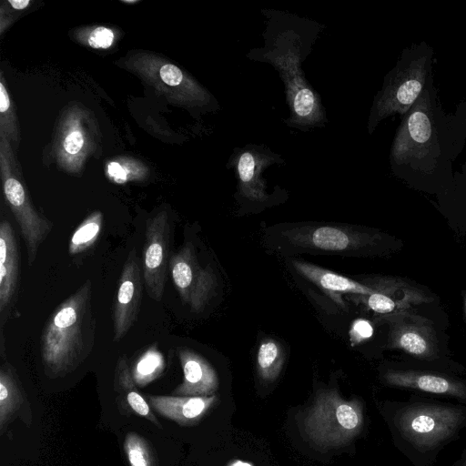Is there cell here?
<instances>
[{
    "mask_svg": "<svg viewBox=\"0 0 466 466\" xmlns=\"http://www.w3.org/2000/svg\"><path fill=\"white\" fill-rule=\"evenodd\" d=\"M466 145V99L446 112L433 76L401 121L393 137V174L410 187L440 196L454 185L453 162Z\"/></svg>",
    "mask_w": 466,
    "mask_h": 466,
    "instance_id": "obj_1",
    "label": "cell"
},
{
    "mask_svg": "<svg viewBox=\"0 0 466 466\" xmlns=\"http://www.w3.org/2000/svg\"><path fill=\"white\" fill-rule=\"evenodd\" d=\"M382 413L393 443L412 466H433L441 451L466 429V405L411 395L387 401Z\"/></svg>",
    "mask_w": 466,
    "mask_h": 466,
    "instance_id": "obj_2",
    "label": "cell"
},
{
    "mask_svg": "<svg viewBox=\"0 0 466 466\" xmlns=\"http://www.w3.org/2000/svg\"><path fill=\"white\" fill-rule=\"evenodd\" d=\"M96 318L92 306V283L86 280L50 314L40 337L41 359L49 376L77 368L92 352Z\"/></svg>",
    "mask_w": 466,
    "mask_h": 466,
    "instance_id": "obj_3",
    "label": "cell"
},
{
    "mask_svg": "<svg viewBox=\"0 0 466 466\" xmlns=\"http://www.w3.org/2000/svg\"><path fill=\"white\" fill-rule=\"evenodd\" d=\"M433 48L426 42L404 48L395 66L386 75L371 109L370 128L390 116L401 117L409 111L433 76Z\"/></svg>",
    "mask_w": 466,
    "mask_h": 466,
    "instance_id": "obj_4",
    "label": "cell"
},
{
    "mask_svg": "<svg viewBox=\"0 0 466 466\" xmlns=\"http://www.w3.org/2000/svg\"><path fill=\"white\" fill-rule=\"evenodd\" d=\"M376 321L389 327L388 348L400 350L410 361L456 374L465 372L462 366L447 357L434 323L415 309L376 316Z\"/></svg>",
    "mask_w": 466,
    "mask_h": 466,
    "instance_id": "obj_5",
    "label": "cell"
},
{
    "mask_svg": "<svg viewBox=\"0 0 466 466\" xmlns=\"http://www.w3.org/2000/svg\"><path fill=\"white\" fill-rule=\"evenodd\" d=\"M14 149L10 141L0 136L3 194L19 227L26 248L27 264L31 266L54 225L34 206Z\"/></svg>",
    "mask_w": 466,
    "mask_h": 466,
    "instance_id": "obj_6",
    "label": "cell"
},
{
    "mask_svg": "<svg viewBox=\"0 0 466 466\" xmlns=\"http://www.w3.org/2000/svg\"><path fill=\"white\" fill-rule=\"evenodd\" d=\"M361 400L342 399L336 390L320 391L303 420L306 434L323 448L339 447L352 441L364 427Z\"/></svg>",
    "mask_w": 466,
    "mask_h": 466,
    "instance_id": "obj_7",
    "label": "cell"
},
{
    "mask_svg": "<svg viewBox=\"0 0 466 466\" xmlns=\"http://www.w3.org/2000/svg\"><path fill=\"white\" fill-rule=\"evenodd\" d=\"M169 102L195 106L207 100L206 91L167 58L148 51H130L118 62Z\"/></svg>",
    "mask_w": 466,
    "mask_h": 466,
    "instance_id": "obj_8",
    "label": "cell"
},
{
    "mask_svg": "<svg viewBox=\"0 0 466 466\" xmlns=\"http://www.w3.org/2000/svg\"><path fill=\"white\" fill-rule=\"evenodd\" d=\"M100 132L94 115L79 104H70L56 127L52 154L65 172L79 175L100 147Z\"/></svg>",
    "mask_w": 466,
    "mask_h": 466,
    "instance_id": "obj_9",
    "label": "cell"
},
{
    "mask_svg": "<svg viewBox=\"0 0 466 466\" xmlns=\"http://www.w3.org/2000/svg\"><path fill=\"white\" fill-rule=\"evenodd\" d=\"M380 380L388 387L447 397L466 405V379L453 372L405 360L386 366Z\"/></svg>",
    "mask_w": 466,
    "mask_h": 466,
    "instance_id": "obj_10",
    "label": "cell"
},
{
    "mask_svg": "<svg viewBox=\"0 0 466 466\" xmlns=\"http://www.w3.org/2000/svg\"><path fill=\"white\" fill-rule=\"evenodd\" d=\"M171 228L166 210H160L146 222L142 272L148 296L159 302L169 268Z\"/></svg>",
    "mask_w": 466,
    "mask_h": 466,
    "instance_id": "obj_11",
    "label": "cell"
},
{
    "mask_svg": "<svg viewBox=\"0 0 466 466\" xmlns=\"http://www.w3.org/2000/svg\"><path fill=\"white\" fill-rule=\"evenodd\" d=\"M169 270L181 300L193 311L202 310L215 290L217 280L209 267L200 266L191 243H186L170 257Z\"/></svg>",
    "mask_w": 466,
    "mask_h": 466,
    "instance_id": "obj_12",
    "label": "cell"
},
{
    "mask_svg": "<svg viewBox=\"0 0 466 466\" xmlns=\"http://www.w3.org/2000/svg\"><path fill=\"white\" fill-rule=\"evenodd\" d=\"M282 235L295 246L325 251L364 249L378 245L382 238V235L377 231L338 226L295 228L284 231Z\"/></svg>",
    "mask_w": 466,
    "mask_h": 466,
    "instance_id": "obj_13",
    "label": "cell"
},
{
    "mask_svg": "<svg viewBox=\"0 0 466 466\" xmlns=\"http://www.w3.org/2000/svg\"><path fill=\"white\" fill-rule=\"evenodd\" d=\"M143 272L136 251H129L117 282L113 304V340H121L137 319L143 296Z\"/></svg>",
    "mask_w": 466,
    "mask_h": 466,
    "instance_id": "obj_14",
    "label": "cell"
},
{
    "mask_svg": "<svg viewBox=\"0 0 466 466\" xmlns=\"http://www.w3.org/2000/svg\"><path fill=\"white\" fill-rule=\"evenodd\" d=\"M293 267L303 277L333 295H370L376 292L396 291L409 287L410 281L394 277H377L359 282L311 263L293 260Z\"/></svg>",
    "mask_w": 466,
    "mask_h": 466,
    "instance_id": "obj_15",
    "label": "cell"
},
{
    "mask_svg": "<svg viewBox=\"0 0 466 466\" xmlns=\"http://www.w3.org/2000/svg\"><path fill=\"white\" fill-rule=\"evenodd\" d=\"M20 279V255L13 227L6 219L0 224V313L15 302Z\"/></svg>",
    "mask_w": 466,
    "mask_h": 466,
    "instance_id": "obj_16",
    "label": "cell"
},
{
    "mask_svg": "<svg viewBox=\"0 0 466 466\" xmlns=\"http://www.w3.org/2000/svg\"><path fill=\"white\" fill-rule=\"evenodd\" d=\"M183 370V381L174 390L175 396H210L218 388V378L209 362L195 351L180 348L177 351Z\"/></svg>",
    "mask_w": 466,
    "mask_h": 466,
    "instance_id": "obj_17",
    "label": "cell"
},
{
    "mask_svg": "<svg viewBox=\"0 0 466 466\" xmlns=\"http://www.w3.org/2000/svg\"><path fill=\"white\" fill-rule=\"evenodd\" d=\"M149 403L162 416L179 425L197 423L217 402V395L164 396L148 395Z\"/></svg>",
    "mask_w": 466,
    "mask_h": 466,
    "instance_id": "obj_18",
    "label": "cell"
},
{
    "mask_svg": "<svg viewBox=\"0 0 466 466\" xmlns=\"http://www.w3.org/2000/svg\"><path fill=\"white\" fill-rule=\"evenodd\" d=\"M350 298L374 311L378 316L389 315L416 306L430 303L431 295L420 287L410 284L396 291L376 292L370 295H350Z\"/></svg>",
    "mask_w": 466,
    "mask_h": 466,
    "instance_id": "obj_19",
    "label": "cell"
},
{
    "mask_svg": "<svg viewBox=\"0 0 466 466\" xmlns=\"http://www.w3.org/2000/svg\"><path fill=\"white\" fill-rule=\"evenodd\" d=\"M106 177L116 184L143 182L149 176L148 167L132 157H117L106 164Z\"/></svg>",
    "mask_w": 466,
    "mask_h": 466,
    "instance_id": "obj_20",
    "label": "cell"
},
{
    "mask_svg": "<svg viewBox=\"0 0 466 466\" xmlns=\"http://www.w3.org/2000/svg\"><path fill=\"white\" fill-rule=\"evenodd\" d=\"M104 215L96 210L90 213L76 228L68 244L71 256L89 249L99 238L103 228Z\"/></svg>",
    "mask_w": 466,
    "mask_h": 466,
    "instance_id": "obj_21",
    "label": "cell"
},
{
    "mask_svg": "<svg viewBox=\"0 0 466 466\" xmlns=\"http://www.w3.org/2000/svg\"><path fill=\"white\" fill-rule=\"evenodd\" d=\"M0 136L6 137L14 148L18 147L21 137L16 109L3 72L0 75Z\"/></svg>",
    "mask_w": 466,
    "mask_h": 466,
    "instance_id": "obj_22",
    "label": "cell"
},
{
    "mask_svg": "<svg viewBox=\"0 0 466 466\" xmlns=\"http://www.w3.org/2000/svg\"><path fill=\"white\" fill-rule=\"evenodd\" d=\"M22 394L12 366L5 361L0 370V422L3 429L8 416L21 402Z\"/></svg>",
    "mask_w": 466,
    "mask_h": 466,
    "instance_id": "obj_23",
    "label": "cell"
},
{
    "mask_svg": "<svg viewBox=\"0 0 466 466\" xmlns=\"http://www.w3.org/2000/svg\"><path fill=\"white\" fill-rule=\"evenodd\" d=\"M284 353L274 339L263 340L257 353V368L260 378L266 381L275 380L282 369Z\"/></svg>",
    "mask_w": 466,
    "mask_h": 466,
    "instance_id": "obj_24",
    "label": "cell"
},
{
    "mask_svg": "<svg viewBox=\"0 0 466 466\" xmlns=\"http://www.w3.org/2000/svg\"><path fill=\"white\" fill-rule=\"evenodd\" d=\"M164 369V357L157 347L152 345L137 359L131 374L134 382L144 387L160 376Z\"/></svg>",
    "mask_w": 466,
    "mask_h": 466,
    "instance_id": "obj_25",
    "label": "cell"
},
{
    "mask_svg": "<svg viewBox=\"0 0 466 466\" xmlns=\"http://www.w3.org/2000/svg\"><path fill=\"white\" fill-rule=\"evenodd\" d=\"M116 378L119 384L127 390V401L130 408L138 415L153 421L158 427L157 420L151 412L150 408L147 400L135 390L134 380L132 378L131 371L129 370L125 356L118 360V363L116 369Z\"/></svg>",
    "mask_w": 466,
    "mask_h": 466,
    "instance_id": "obj_26",
    "label": "cell"
},
{
    "mask_svg": "<svg viewBox=\"0 0 466 466\" xmlns=\"http://www.w3.org/2000/svg\"><path fill=\"white\" fill-rule=\"evenodd\" d=\"M74 38L94 49H107L116 41V31L104 25L81 27L75 30Z\"/></svg>",
    "mask_w": 466,
    "mask_h": 466,
    "instance_id": "obj_27",
    "label": "cell"
},
{
    "mask_svg": "<svg viewBox=\"0 0 466 466\" xmlns=\"http://www.w3.org/2000/svg\"><path fill=\"white\" fill-rule=\"evenodd\" d=\"M238 170L244 194L252 199L264 198L259 184L256 182V159L249 152L243 153L238 159Z\"/></svg>",
    "mask_w": 466,
    "mask_h": 466,
    "instance_id": "obj_28",
    "label": "cell"
},
{
    "mask_svg": "<svg viewBox=\"0 0 466 466\" xmlns=\"http://www.w3.org/2000/svg\"><path fill=\"white\" fill-rule=\"evenodd\" d=\"M124 448L130 466H154L147 441L138 434H127Z\"/></svg>",
    "mask_w": 466,
    "mask_h": 466,
    "instance_id": "obj_29",
    "label": "cell"
},
{
    "mask_svg": "<svg viewBox=\"0 0 466 466\" xmlns=\"http://www.w3.org/2000/svg\"><path fill=\"white\" fill-rule=\"evenodd\" d=\"M293 107L296 115L301 118L313 116L318 109L313 92L307 87L297 90L293 98Z\"/></svg>",
    "mask_w": 466,
    "mask_h": 466,
    "instance_id": "obj_30",
    "label": "cell"
},
{
    "mask_svg": "<svg viewBox=\"0 0 466 466\" xmlns=\"http://www.w3.org/2000/svg\"><path fill=\"white\" fill-rule=\"evenodd\" d=\"M350 340L352 346H356L373 335L372 324L364 319H355L350 329Z\"/></svg>",
    "mask_w": 466,
    "mask_h": 466,
    "instance_id": "obj_31",
    "label": "cell"
},
{
    "mask_svg": "<svg viewBox=\"0 0 466 466\" xmlns=\"http://www.w3.org/2000/svg\"><path fill=\"white\" fill-rule=\"evenodd\" d=\"M6 2L12 9L18 12L26 9L33 3L31 0H7Z\"/></svg>",
    "mask_w": 466,
    "mask_h": 466,
    "instance_id": "obj_32",
    "label": "cell"
},
{
    "mask_svg": "<svg viewBox=\"0 0 466 466\" xmlns=\"http://www.w3.org/2000/svg\"><path fill=\"white\" fill-rule=\"evenodd\" d=\"M450 466H466V447L462 450L458 459Z\"/></svg>",
    "mask_w": 466,
    "mask_h": 466,
    "instance_id": "obj_33",
    "label": "cell"
},
{
    "mask_svg": "<svg viewBox=\"0 0 466 466\" xmlns=\"http://www.w3.org/2000/svg\"><path fill=\"white\" fill-rule=\"evenodd\" d=\"M228 466H252L248 462H243L241 461H235L232 463H230Z\"/></svg>",
    "mask_w": 466,
    "mask_h": 466,
    "instance_id": "obj_34",
    "label": "cell"
},
{
    "mask_svg": "<svg viewBox=\"0 0 466 466\" xmlns=\"http://www.w3.org/2000/svg\"><path fill=\"white\" fill-rule=\"evenodd\" d=\"M461 173L466 175V160L463 163V165L461 166Z\"/></svg>",
    "mask_w": 466,
    "mask_h": 466,
    "instance_id": "obj_35",
    "label": "cell"
},
{
    "mask_svg": "<svg viewBox=\"0 0 466 466\" xmlns=\"http://www.w3.org/2000/svg\"><path fill=\"white\" fill-rule=\"evenodd\" d=\"M463 299H464V310H465V316H466V291H465V294L463 295Z\"/></svg>",
    "mask_w": 466,
    "mask_h": 466,
    "instance_id": "obj_36",
    "label": "cell"
}]
</instances>
